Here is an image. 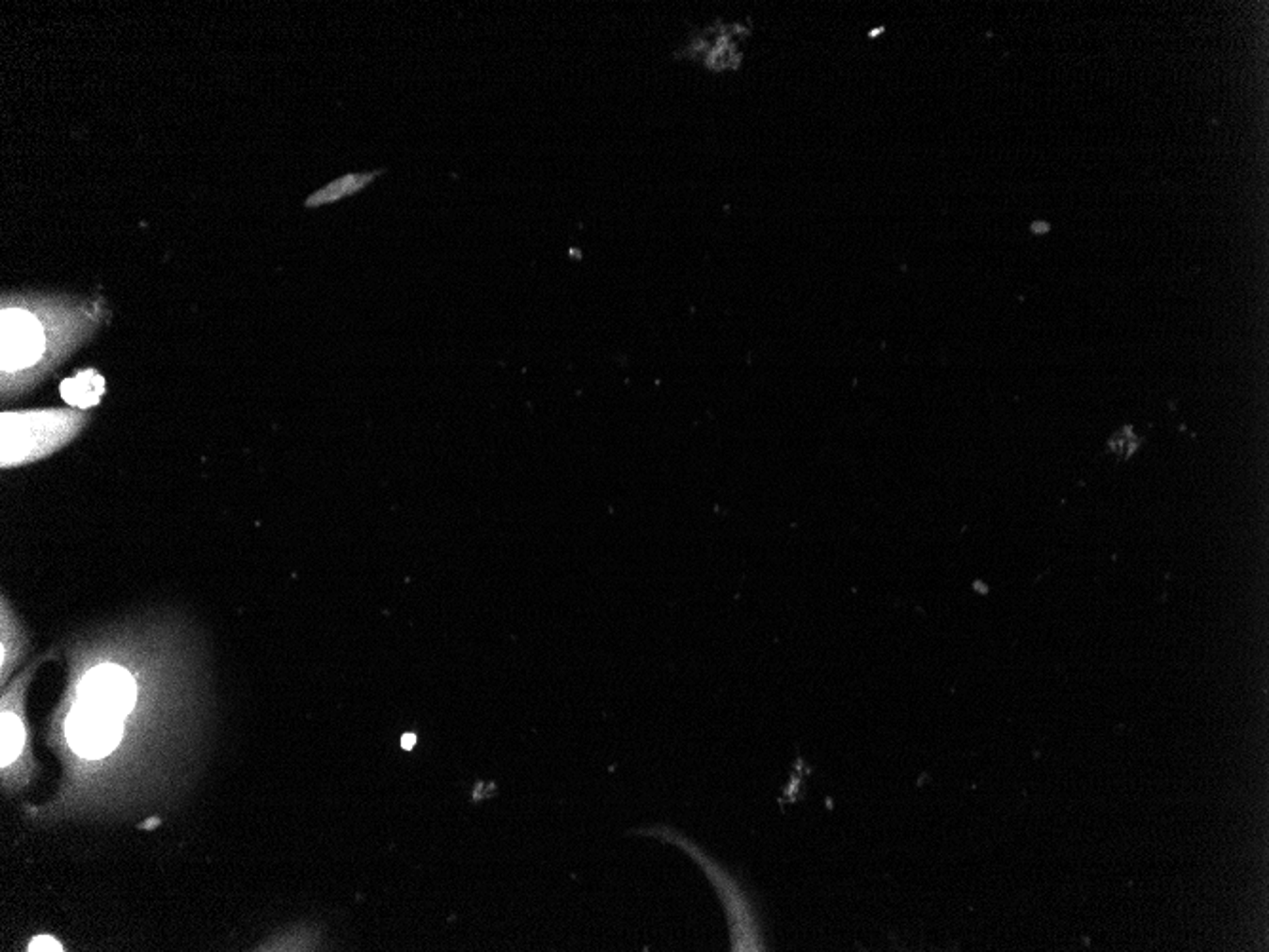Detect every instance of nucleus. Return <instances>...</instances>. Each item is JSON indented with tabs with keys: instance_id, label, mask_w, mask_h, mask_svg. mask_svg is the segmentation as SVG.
<instances>
[{
	"instance_id": "9d476101",
	"label": "nucleus",
	"mask_w": 1269,
	"mask_h": 952,
	"mask_svg": "<svg viewBox=\"0 0 1269 952\" xmlns=\"http://www.w3.org/2000/svg\"><path fill=\"white\" fill-rule=\"evenodd\" d=\"M415 741H417V738H415L413 734H405V736H404V739H402V745H404V747H405V749L409 751V749H413V747H415Z\"/></svg>"
},
{
	"instance_id": "39448f33",
	"label": "nucleus",
	"mask_w": 1269,
	"mask_h": 952,
	"mask_svg": "<svg viewBox=\"0 0 1269 952\" xmlns=\"http://www.w3.org/2000/svg\"><path fill=\"white\" fill-rule=\"evenodd\" d=\"M61 398L72 407L87 411L95 407L105 394V378L95 369H84L71 378H65L59 387Z\"/></svg>"
},
{
	"instance_id": "9b49d317",
	"label": "nucleus",
	"mask_w": 1269,
	"mask_h": 952,
	"mask_svg": "<svg viewBox=\"0 0 1269 952\" xmlns=\"http://www.w3.org/2000/svg\"><path fill=\"white\" fill-rule=\"evenodd\" d=\"M1032 229H1034V230H1036V232H1038V230H1039V232H1041V230H1045V232H1047V230H1049V227H1047V225H1045V223H1041V225H1038V223H1036V225H1034V227H1032Z\"/></svg>"
},
{
	"instance_id": "1a4fd4ad",
	"label": "nucleus",
	"mask_w": 1269,
	"mask_h": 952,
	"mask_svg": "<svg viewBox=\"0 0 1269 952\" xmlns=\"http://www.w3.org/2000/svg\"><path fill=\"white\" fill-rule=\"evenodd\" d=\"M29 950H33V952H39V950H42V952H59V950H61V944H59L54 937H50V935H39V937H35V939L31 941Z\"/></svg>"
},
{
	"instance_id": "6e6552de",
	"label": "nucleus",
	"mask_w": 1269,
	"mask_h": 952,
	"mask_svg": "<svg viewBox=\"0 0 1269 952\" xmlns=\"http://www.w3.org/2000/svg\"><path fill=\"white\" fill-rule=\"evenodd\" d=\"M20 643H22V631H20L12 612H8V607L5 603V607H3V668H5V674L12 668V663L18 658Z\"/></svg>"
},
{
	"instance_id": "f03ea898",
	"label": "nucleus",
	"mask_w": 1269,
	"mask_h": 952,
	"mask_svg": "<svg viewBox=\"0 0 1269 952\" xmlns=\"http://www.w3.org/2000/svg\"><path fill=\"white\" fill-rule=\"evenodd\" d=\"M89 422L82 409L7 411L0 419V468L16 469L50 458Z\"/></svg>"
},
{
	"instance_id": "423d86ee",
	"label": "nucleus",
	"mask_w": 1269,
	"mask_h": 952,
	"mask_svg": "<svg viewBox=\"0 0 1269 952\" xmlns=\"http://www.w3.org/2000/svg\"><path fill=\"white\" fill-rule=\"evenodd\" d=\"M374 177H376L374 173H352V175L341 177V179L333 181L331 184L324 186L322 190H318L316 195H312V197L309 198L307 206H309V208H318V206L331 204V202H337V200H341V198L352 197V195L357 193V190H361L365 184H369Z\"/></svg>"
},
{
	"instance_id": "f257e3e1",
	"label": "nucleus",
	"mask_w": 1269,
	"mask_h": 952,
	"mask_svg": "<svg viewBox=\"0 0 1269 952\" xmlns=\"http://www.w3.org/2000/svg\"><path fill=\"white\" fill-rule=\"evenodd\" d=\"M100 303L42 299L5 303L0 312V371L5 398L29 389L59 357L102 324Z\"/></svg>"
},
{
	"instance_id": "0eeeda50",
	"label": "nucleus",
	"mask_w": 1269,
	"mask_h": 952,
	"mask_svg": "<svg viewBox=\"0 0 1269 952\" xmlns=\"http://www.w3.org/2000/svg\"><path fill=\"white\" fill-rule=\"evenodd\" d=\"M25 741V732L20 717L12 711L3 713V753H0V760H3V767H8L10 763L18 758L22 753Z\"/></svg>"
},
{
	"instance_id": "20e7f679",
	"label": "nucleus",
	"mask_w": 1269,
	"mask_h": 952,
	"mask_svg": "<svg viewBox=\"0 0 1269 952\" xmlns=\"http://www.w3.org/2000/svg\"><path fill=\"white\" fill-rule=\"evenodd\" d=\"M71 747L86 758L109 754L122 738V719L76 702L65 724Z\"/></svg>"
},
{
	"instance_id": "7ed1b4c3",
	"label": "nucleus",
	"mask_w": 1269,
	"mask_h": 952,
	"mask_svg": "<svg viewBox=\"0 0 1269 952\" xmlns=\"http://www.w3.org/2000/svg\"><path fill=\"white\" fill-rule=\"evenodd\" d=\"M80 704L126 717L137 702V677L132 668L119 659L100 658L86 665L78 685Z\"/></svg>"
}]
</instances>
